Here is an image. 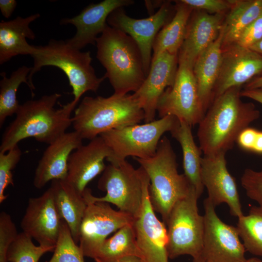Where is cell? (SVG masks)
<instances>
[{
	"label": "cell",
	"instance_id": "1",
	"mask_svg": "<svg viewBox=\"0 0 262 262\" xmlns=\"http://www.w3.org/2000/svg\"><path fill=\"white\" fill-rule=\"evenodd\" d=\"M240 93V87H233L217 97L198 123L197 136L204 155L232 149L241 132L259 118V111L242 101Z\"/></svg>",
	"mask_w": 262,
	"mask_h": 262
},
{
	"label": "cell",
	"instance_id": "2",
	"mask_svg": "<svg viewBox=\"0 0 262 262\" xmlns=\"http://www.w3.org/2000/svg\"><path fill=\"white\" fill-rule=\"evenodd\" d=\"M61 97L55 93L20 104L15 120L2 135L0 152H7L30 137L49 144L66 133L72 124L71 114L79 102L73 100L56 109L54 106Z\"/></svg>",
	"mask_w": 262,
	"mask_h": 262
},
{
	"label": "cell",
	"instance_id": "3",
	"mask_svg": "<svg viewBox=\"0 0 262 262\" xmlns=\"http://www.w3.org/2000/svg\"><path fill=\"white\" fill-rule=\"evenodd\" d=\"M97 58L106 69L104 75L115 94L135 92L146 76L142 56L136 42L128 34L109 25L96 40Z\"/></svg>",
	"mask_w": 262,
	"mask_h": 262
},
{
	"label": "cell",
	"instance_id": "4",
	"mask_svg": "<svg viewBox=\"0 0 262 262\" xmlns=\"http://www.w3.org/2000/svg\"><path fill=\"white\" fill-rule=\"evenodd\" d=\"M144 118L132 94L114 93L107 98L85 97L75 109L72 124L82 140H91L109 131L138 124Z\"/></svg>",
	"mask_w": 262,
	"mask_h": 262
},
{
	"label": "cell",
	"instance_id": "5",
	"mask_svg": "<svg viewBox=\"0 0 262 262\" xmlns=\"http://www.w3.org/2000/svg\"><path fill=\"white\" fill-rule=\"evenodd\" d=\"M33 65L28 80L33 96L35 87L33 82L34 74L45 66H53L61 69L67 77L72 89L73 100L79 102L85 92H96L106 79L98 77L91 65L90 51H82L70 46L66 41L50 40L45 46H35L31 55Z\"/></svg>",
	"mask_w": 262,
	"mask_h": 262
},
{
	"label": "cell",
	"instance_id": "6",
	"mask_svg": "<svg viewBox=\"0 0 262 262\" xmlns=\"http://www.w3.org/2000/svg\"><path fill=\"white\" fill-rule=\"evenodd\" d=\"M134 159L149 177L150 202L165 224L174 205L187 196L194 187L184 174L179 173L176 156L166 136L160 140L154 156L147 159Z\"/></svg>",
	"mask_w": 262,
	"mask_h": 262
},
{
	"label": "cell",
	"instance_id": "7",
	"mask_svg": "<svg viewBox=\"0 0 262 262\" xmlns=\"http://www.w3.org/2000/svg\"><path fill=\"white\" fill-rule=\"evenodd\" d=\"M173 115H166L158 120L135 124L102 133L100 136L112 151L107 159L110 164L117 165L129 156L147 159L154 156L162 135L170 132L179 124Z\"/></svg>",
	"mask_w": 262,
	"mask_h": 262
},
{
	"label": "cell",
	"instance_id": "8",
	"mask_svg": "<svg viewBox=\"0 0 262 262\" xmlns=\"http://www.w3.org/2000/svg\"><path fill=\"white\" fill-rule=\"evenodd\" d=\"M196 192L193 188L177 201L169 213L167 226L168 258L189 255L193 259L201 256L204 231L203 215L199 213Z\"/></svg>",
	"mask_w": 262,
	"mask_h": 262
},
{
	"label": "cell",
	"instance_id": "9",
	"mask_svg": "<svg viewBox=\"0 0 262 262\" xmlns=\"http://www.w3.org/2000/svg\"><path fill=\"white\" fill-rule=\"evenodd\" d=\"M98 188L106 195L96 197L90 189L82 193L86 202H104L115 205L119 210L136 217L141 210L143 183L140 167L137 169L125 160L117 165L106 166L98 180Z\"/></svg>",
	"mask_w": 262,
	"mask_h": 262
},
{
	"label": "cell",
	"instance_id": "10",
	"mask_svg": "<svg viewBox=\"0 0 262 262\" xmlns=\"http://www.w3.org/2000/svg\"><path fill=\"white\" fill-rule=\"evenodd\" d=\"M174 82L160 97L157 111L160 118L173 115L190 125L198 124L205 111L200 100L193 68L178 62Z\"/></svg>",
	"mask_w": 262,
	"mask_h": 262
},
{
	"label": "cell",
	"instance_id": "11",
	"mask_svg": "<svg viewBox=\"0 0 262 262\" xmlns=\"http://www.w3.org/2000/svg\"><path fill=\"white\" fill-rule=\"evenodd\" d=\"M140 168L143 183L142 203L132 224L140 259L142 262H168L167 230L165 223L155 214L149 196V179L144 169Z\"/></svg>",
	"mask_w": 262,
	"mask_h": 262
},
{
	"label": "cell",
	"instance_id": "12",
	"mask_svg": "<svg viewBox=\"0 0 262 262\" xmlns=\"http://www.w3.org/2000/svg\"><path fill=\"white\" fill-rule=\"evenodd\" d=\"M204 231L201 257L205 262H244L246 249L236 227L222 221L208 198L204 201Z\"/></svg>",
	"mask_w": 262,
	"mask_h": 262
},
{
	"label": "cell",
	"instance_id": "13",
	"mask_svg": "<svg viewBox=\"0 0 262 262\" xmlns=\"http://www.w3.org/2000/svg\"><path fill=\"white\" fill-rule=\"evenodd\" d=\"M79 234V246L84 257L94 259L107 237L123 227L133 224L134 217L113 209L109 203L87 202Z\"/></svg>",
	"mask_w": 262,
	"mask_h": 262
},
{
	"label": "cell",
	"instance_id": "14",
	"mask_svg": "<svg viewBox=\"0 0 262 262\" xmlns=\"http://www.w3.org/2000/svg\"><path fill=\"white\" fill-rule=\"evenodd\" d=\"M176 11L170 1H162L159 10L148 17L135 19L128 16L123 7L112 12L107 19V24L128 34L138 45L142 56L144 71L147 76L151 66L152 46L161 29L173 18Z\"/></svg>",
	"mask_w": 262,
	"mask_h": 262
},
{
	"label": "cell",
	"instance_id": "15",
	"mask_svg": "<svg viewBox=\"0 0 262 262\" xmlns=\"http://www.w3.org/2000/svg\"><path fill=\"white\" fill-rule=\"evenodd\" d=\"M63 221L49 187L41 196L29 199L20 227L39 245L54 249Z\"/></svg>",
	"mask_w": 262,
	"mask_h": 262
},
{
	"label": "cell",
	"instance_id": "16",
	"mask_svg": "<svg viewBox=\"0 0 262 262\" xmlns=\"http://www.w3.org/2000/svg\"><path fill=\"white\" fill-rule=\"evenodd\" d=\"M225 155L220 152L202 157L201 181L207 190V198L215 207L226 203L231 214L239 218L244 214L235 179L227 169Z\"/></svg>",
	"mask_w": 262,
	"mask_h": 262
},
{
	"label": "cell",
	"instance_id": "17",
	"mask_svg": "<svg viewBox=\"0 0 262 262\" xmlns=\"http://www.w3.org/2000/svg\"><path fill=\"white\" fill-rule=\"evenodd\" d=\"M222 49L221 69L211 103L229 89L240 87L262 73V55L236 43Z\"/></svg>",
	"mask_w": 262,
	"mask_h": 262
},
{
	"label": "cell",
	"instance_id": "18",
	"mask_svg": "<svg viewBox=\"0 0 262 262\" xmlns=\"http://www.w3.org/2000/svg\"><path fill=\"white\" fill-rule=\"evenodd\" d=\"M178 64V55L162 53L151 62L146 79L132 94L144 111L145 123L155 120L158 100L166 88L173 84Z\"/></svg>",
	"mask_w": 262,
	"mask_h": 262
},
{
	"label": "cell",
	"instance_id": "19",
	"mask_svg": "<svg viewBox=\"0 0 262 262\" xmlns=\"http://www.w3.org/2000/svg\"><path fill=\"white\" fill-rule=\"evenodd\" d=\"M134 3L132 0H104L90 4L72 18H63L60 22L61 25L70 24L77 29L73 37L66 42L78 50L89 44L96 45L98 34L101 33L108 25L107 19L110 14L117 8Z\"/></svg>",
	"mask_w": 262,
	"mask_h": 262
},
{
	"label": "cell",
	"instance_id": "20",
	"mask_svg": "<svg viewBox=\"0 0 262 262\" xmlns=\"http://www.w3.org/2000/svg\"><path fill=\"white\" fill-rule=\"evenodd\" d=\"M111 155V149L100 136L91 140L70 155L66 180L82 195L87 185L104 171V160Z\"/></svg>",
	"mask_w": 262,
	"mask_h": 262
},
{
	"label": "cell",
	"instance_id": "21",
	"mask_svg": "<svg viewBox=\"0 0 262 262\" xmlns=\"http://www.w3.org/2000/svg\"><path fill=\"white\" fill-rule=\"evenodd\" d=\"M82 141L79 134L73 131L65 133L49 144L35 169L34 187L41 189L50 180H66L69 156L82 145Z\"/></svg>",
	"mask_w": 262,
	"mask_h": 262
},
{
	"label": "cell",
	"instance_id": "22",
	"mask_svg": "<svg viewBox=\"0 0 262 262\" xmlns=\"http://www.w3.org/2000/svg\"><path fill=\"white\" fill-rule=\"evenodd\" d=\"M223 20V14L200 12L189 19L178 53V62H185L193 68L198 55L217 38Z\"/></svg>",
	"mask_w": 262,
	"mask_h": 262
},
{
	"label": "cell",
	"instance_id": "23",
	"mask_svg": "<svg viewBox=\"0 0 262 262\" xmlns=\"http://www.w3.org/2000/svg\"><path fill=\"white\" fill-rule=\"evenodd\" d=\"M224 31L223 23L217 38L198 55L193 68L199 97L205 112L211 104L221 69Z\"/></svg>",
	"mask_w": 262,
	"mask_h": 262
},
{
	"label": "cell",
	"instance_id": "24",
	"mask_svg": "<svg viewBox=\"0 0 262 262\" xmlns=\"http://www.w3.org/2000/svg\"><path fill=\"white\" fill-rule=\"evenodd\" d=\"M36 13L27 17L17 16L9 21L0 22V64L9 61L18 55L33 54L35 46L27 42V38L33 40L35 35L30 27V24L39 18Z\"/></svg>",
	"mask_w": 262,
	"mask_h": 262
},
{
	"label": "cell",
	"instance_id": "25",
	"mask_svg": "<svg viewBox=\"0 0 262 262\" xmlns=\"http://www.w3.org/2000/svg\"><path fill=\"white\" fill-rule=\"evenodd\" d=\"M50 188L56 209L78 244L80 226L87 204L82 195L66 180H52Z\"/></svg>",
	"mask_w": 262,
	"mask_h": 262
},
{
	"label": "cell",
	"instance_id": "26",
	"mask_svg": "<svg viewBox=\"0 0 262 262\" xmlns=\"http://www.w3.org/2000/svg\"><path fill=\"white\" fill-rule=\"evenodd\" d=\"M176 3V11L173 18L161 29L154 39L151 62L164 52L178 55L183 43L193 9L180 0Z\"/></svg>",
	"mask_w": 262,
	"mask_h": 262
},
{
	"label": "cell",
	"instance_id": "27",
	"mask_svg": "<svg viewBox=\"0 0 262 262\" xmlns=\"http://www.w3.org/2000/svg\"><path fill=\"white\" fill-rule=\"evenodd\" d=\"M191 128L185 122L179 120V124L170 133L181 147L184 175L199 197L204 188L201 179V151L194 141Z\"/></svg>",
	"mask_w": 262,
	"mask_h": 262
},
{
	"label": "cell",
	"instance_id": "28",
	"mask_svg": "<svg viewBox=\"0 0 262 262\" xmlns=\"http://www.w3.org/2000/svg\"><path fill=\"white\" fill-rule=\"evenodd\" d=\"M224 21L222 48L236 43L243 31L262 14V0H231Z\"/></svg>",
	"mask_w": 262,
	"mask_h": 262
},
{
	"label": "cell",
	"instance_id": "29",
	"mask_svg": "<svg viewBox=\"0 0 262 262\" xmlns=\"http://www.w3.org/2000/svg\"><path fill=\"white\" fill-rule=\"evenodd\" d=\"M131 256L140 257L132 224L123 227L107 238L94 260L95 262H111Z\"/></svg>",
	"mask_w": 262,
	"mask_h": 262
},
{
	"label": "cell",
	"instance_id": "30",
	"mask_svg": "<svg viewBox=\"0 0 262 262\" xmlns=\"http://www.w3.org/2000/svg\"><path fill=\"white\" fill-rule=\"evenodd\" d=\"M32 67L23 66L13 71L9 78L5 72L0 73V126L3 124L8 116L16 114L20 104L16 98V93L22 83L30 88L28 77Z\"/></svg>",
	"mask_w": 262,
	"mask_h": 262
},
{
	"label": "cell",
	"instance_id": "31",
	"mask_svg": "<svg viewBox=\"0 0 262 262\" xmlns=\"http://www.w3.org/2000/svg\"><path fill=\"white\" fill-rule=\"evenodd\" d=\"M236 228L246 250L262 256V208L252 207L247 215L238 218Z\"/></svg>",
	"mask_w": 262,
	"mask_h": 262
},
{
	"label": "cell",
	"instance_id": "32",
	"mask_svg": "<svg viewBox=\"0 0 262 262\" xmlns=\"http://www.w3.org/2000/svg\"><path fill=\"white\" fill-rule=\"evenodd\" d=\"M54 250L51 248L35 246L32 239L22 232L9 247L7 259L9 262H38L44 254Z\"/></svg>",
	"mask_w": 262,
	"mask_h": 262
},
{
	"label": "cell",
	"instance_id": "33",
	"mask_svg": "<svg viewBox=\"0 0 262 262\" xmlns=\"http://www.w3.org/2000/svg\"><path fill=\"white\" fill-rule=\"evenodd\" d=\"M84 255L63 220L53 254L49 262H84Z\"/></svg>",
	"mask_w": 262,
	"mask_h": 262
},
{
	"label": "cell",
	"instance_id": "34",
	"mask_svg": "<svg viewBox=\"0 0 262 262\" xmlns=\"http://www.w3.org/2000/svg\"><path fill=\"white\" fill-rule=\"evenodd\" d=\"M21 151L18 145L6 153L0 152V203L7 197L5 190L9 185H14L12 170L19 161Z\"/></svg>",
	"mask_w": 262,
	"mask_h": 262
},
{
	"label": "cell",
	"instance_id": "35",
	"mask_svg": "<svg viewBox=\"0 0 262 262\" xmlns=\"http://www.w3.org/2000/svg\"><path fill=\"white\" fill-rule=\"evenodd\" d=\"M16 225L9 214L0 213V262H9L7 253L12 244L18 235Z\"/></svg>",
	"mask_w": 262,
	"mask_h": 262
},
{
	"label": "cell",
	"instance_id": "36",
	"mask_svg": "<svg viewBox=\"0 0 262 262\" xmlns=\"http://www.w3.org/2000/svg\"><path fill=\"white\" fill-rule=\"evenodd\" d=\"M241 182L247 196L262 208V170L246 169L241 178Z\"/></svg>",
	"mask_w": 262,
	"mask_h": 262
},
{
	"label": "cell",
	"instance_id": "37",
	"mask_svg": "<svg viewBox=\"0 0 262 262\" xmlns=\"http://www.w3.org/2000/svg\"><path fill=\"white\" fill-rule=\"evenodd\" d=\"M262 39V14L241 33L236 44L249 48Z\"/></svg>",
	"mask_w": 262,
	"mask_h": 262
},
{
	"label": "cell",
	"instance_id": "38",
	"mask_svg": "<svg viewBox=\"0 0 262 262\" xmlns=\"http://www.w3.org/2000/svg\"><path fill=\"white\" fill-rule=\"evenodd\" d=\"M183 3L193 9L202 10L210 13L222 14L229 10L231 6V0H181Z\"/></svg>",
	"mask_w": 262,
	"mask_h": 262
},
{
	"label": "cell",
	"instance_id": "39",
	"mask_svg": "<svg viewBox=\"0 0 262 262\" xmlns=\"http://www.w3.org/2000/svg\"><path fill=\"white\" fill-rule=\"evenodd\" d=\"M259 130L247 127L238 135L236 143L242 149L252 152L256 142Z\"/></svg>",
	"mask_w": 262,
	"mask_h": 262
},
{
	"label": "cell",
	"instance_id": "40",
	"mask_svg": "<svg viewBox=\"0 0 262 262\" xmlns=\"http://www.w3.org/2000/svg\"><path fill=\"white\" fill-rule=\"evenodd\" d=\"M16 5L17 2L15 0H0V10L2 15L4 17L9 18Z\"/></svg>",
	"mask_w": 262,
	"mask_h": 262
},
{
	"label": "cell",
	"instance_id": "41",
	"mask_svg": "<svg viewBox=\"0 0 262 262\" xmlns=\"http://www.w3.org/2000/svg\"><path fill=\"white\" fill-rule=\"evenodd\" d=\"M241 97L252 99L262 104V89H244L241 91Z\"/></svg>",
	"mask_w": 262,
	"mask_h": 262
},
{
	"label": "cell",
	"instance_id": "42",
	"mask_svg": "<svg viewBox=\"0 0 262 262\" xmlns=\"http://www.w3.org/2000/svg\"><path fill=\"white\" fill-rule=\"evenodd\" d=\"M262 89V75L255 78L248 82L245 89Z\"/></svg>",
	"mask_w": 262,
	"mask_h": 262
},
{
	"label": "cell",
	"instance_id": "43",
	"mask_svg": "<svg viewBox=\"0 0 262 262\" xmlns=\"http://www.w3.org/2000/svg\"><path fill=\"white\" fill-rule=\"evenodd\" d=\"M252 152L262 154V131H259L257 139L253 147Z\"/></svg>",
	"mask_w": 262,
	"mask_h": 262
},
{
	"label": "cell",
	"instance_id": "44",
	"mask_svg": "<svg viewBox=\"0 0 262 262\" xmlns=\"http://www.w3.org/2000/svg\"><path fill=\"white\" fill-rule=\"evenodd\" d=\"M111 262H142L141 259L135 256L125 257Z\"/></svg>",
	"mask_w": 262,
	"mask_h": 262
},
{
	"label": "cell",
	"instance_id": "45",
	"mask_svg": "<svg viewBox=\"0 0 262 262\" xmlns=\"http://www.w3.org/2000/svg\"><path fill=\"white\" fill-rule=\"evenodd\" d=\"M249 49L262 55V39Z\"/></svg>",
	"mask_w": 262,
	"mask_h": 262
},
{
	"label": "cell",
	"instance_id": "46",
	"mask_svg": "<svg viewBox=\"0 0 262 262\" xmlns=\"http://www.w3.org/2000/svg\"><path fill=\"white\" fill-rule=\"evenodd\" d=\"M244 262H262V261L256 258H252L246 259Z\"/></svg>",
	"mask_w": 262,
	"mask_h": 262
},
{
	"label": "cell",
	"instance_id": "47",
	"mask_svg": "<svg viewBox=\"0 0 262 262\" xmlns=\"http://www.w3.org/2000/svg\"><path fill=\"white\" fill-rule=\"evenodd\" d=\"M193 262H205L203 258L200 256L193 259Z\"/></svg>",
	"mask_w": 262,
	"mask_h": 262
}]
</instances>
